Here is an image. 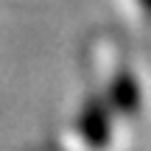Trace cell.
Masks as SVG:
<instances>
[{"label":"cell","mask_w":151,"mask_h":151,"mask_svg":"<svg viewBox=\"0 0 151 151\" xmlns=\"http://www.w3.org/2000/svg\"><path fill=\"white\" fill-rule=\"evenodd\" d=\"M112 101L123 115L137 112V106H140V87H137V78H132L129 73H120L118 81L112 84Z\"/></svg>","instance_id":"cell-2"},{"label":"cell","mask_w":151,"mask_h":151,"mask_svg":"<svg viewBox=\"0 0 151 151\" xmlns=\"http://www.w3.org/2000/svg\"><path fill=\"white\" fill-rule=\"evenodd\" d=\"M81 132H84V140L92 146H104L109 140V112L104 109V104L92 101L87 106L84 118H81Z\"/></svg>","instance_id":"cell-1"}]
</instances>
